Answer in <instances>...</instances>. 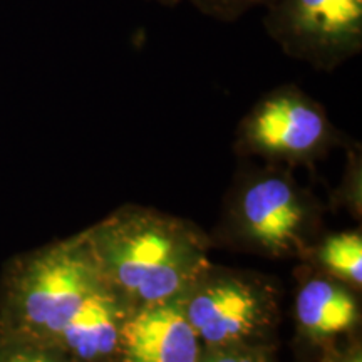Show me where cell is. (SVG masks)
Segmentation results:
<instances>
[{"label": "cell", "instance_id": "6da1fadb", "mask_svg": "<svg viewBox=\"0 0 362 362\" xmlns=\"http://www.w3.org/2000/svg\"><path fill=\"white\" fill-rule=\"evenodd\" d=\"M99 272L131 310L176 300L210 260L197 225L151 208L126 205L83 230Z\"/></svg>", "mask_w": 362, "mask_h": 362}, {"label": "cell", "instance_id": "7a4b0ae2", "mask_svg": "<svg viewBox=\"0 0 362 362\" xmlns=\"http://www.w3.org/2000/svg\"><path fill=\"white\" fill-rule=\"evenodd\" d=\"M104 287L83 232L21 253L8 260L0 280V339L56 347Z\"/></svg>", "mask_w": 362, "mask_h": 362}, {"label": "cell", "instance_id": "3957f363", "mask_svg": "<svg viewBox=\"0 0 362 362\" xmlns=\"http://www.w3.org/2000/svg\"><path fill=\"white\" fill-rule=\"evenodd\" d=\"M230 238L272 259H300L315 242L319 215L287 171L269 166L248 173L226 205Z\"/></svg>", "mask_w": 362, "mask_h": 362}, {"label": "cell", "instance_id": "277c9868", "mask_svg": "<svg viewBox=\"0 0 362 362\" xmlns=\"http://www.w3.org/2000/svg\"><path fill=\"white\" fill-rule=\"evenodd\" d=\"M176 302L203 349L265 344L280 315L279 288L272 280L214 264Z\"/></svg>", "mask_w": 362, "mask_h": 362}, {"label": "cell", "instance_id": "5b68a950", "mask_svg": "<svg viewBox=\"0 0 362 362\" xmlns=\"http://www.w3.org/2000/svg\"><path fill=\"white\" fill-rule=\"evenodd\" d=\"M337 139L322 104L296 86L265 94L237 129V149L275 163H310Z\"/></svg>", "mask_w": 362, "mask_h": 362}, {"label": "cell", "instance_id": "8992f818", "mask_svg": "<svg viewBox=\"0 0 362 362\" xmlns=\"http://www.w3.org/2000/svg\"><path fill=\"white\" fill-rule=\"evenodd\" d=\"M270 37L287 56L332 69L362 47V0H272Z\"/></svg>", "mask_w": 362, "mask_h": 362}, {"label": "cell", "instance_id": "52a82bcc", "mask_svg": "<svg viewBox=\"0 0 362 362\" xmlns=\"http://www.w3.org/2000/svg\"><path fill=\"white\" fill-rule=\"evenodd\" d=\"M293 315L298 336L315 346L329 347L339 339L356 336L359 330V292L307 265L298 274Z\"/></svg>", "mask_w": 362, "mask_h": 362}, {"label": "cell", "instance_id": "ba28073f", "mask_svg": "<svg viewBox=\"0 0 362 362\" xmlns=\"http://www.w3.org/2000/svg\"><path fill=\"white\" fill-rule=\"evenodd\" d=\"M203 344L178 302L131 312L121 332L119 362H198Z\"/></svg>", "mask_w": 362, "mask_h": 362}, {"label": "cell", "instance_id": "9c48e42d", "mask_svg": "<svg viewBox=\"0 0 362 362\" xmlns=\"http://www.w3.org/2000/svg\"><path fill=\"white\" fill-rule=\"evenodd\" d=\"M131 312L107 285L67 325L56 349L72 362H119L121 332Z\"/></svg>", "mask_w": 362, "mask_h": 362}, {"label": "cell", "instance_id": "30bf717a", "mask_svg": "<svg viewBox=\"0 0 362 362\" xmlns=\"http://www.w3.org/2000/svg\"><path fill=\"white\" fill-rule=\"evenodd\" d=\"M304 260L329 277L341 280L354 291L362 287V235L361 230H347L325 235L317 240Z\"/></svg>", "mask_w": 362, "mask_h": 362}, {"label": "cell", "instance_id": "8fae6325", "mask_svg": "<svg viewBox=\"0 0 362 362\" xmlns=\"http://www.w3.org/2000/svg\"><path fill=\"white\" fill-rule=\"evenodd\" d=\"M0 362H72L56 347L0 339Z\"/></svg>", "mask_w": 362, "mask_h": 362}, {"label": "cell", "instance_id": "7c38bea8", "mask_svg": "<svg viewBox=\"0 0 362 362\" xmlns=\"http://www.w3.org/2000/svg\"><path fill=\"white\" fill-rule=\"evenodd\" d=\"M198 362H272L265 344H242V346L203 349Z\"/></svg>", "mask_w": 362, "mask_h": 362}, {"label": "cell", "instance_id": "4fadbf2b", "mask_svg": "<svg viewBox=\"0 0 362 362\" xmlns=\"http://www.w3.org/2000/svg\"><path fill=\"white\" fill-rule=\"evenodd\" d=\"M193 2L208 16L233 21L243 12H247L248 8L259 6L264 0H193Z\"/></svg>", "mask_w": 362, "mask_h": 362}, {"label": "cell", "instance_id": "5bb4252c", "mask_svg": "<svg viewBox=\"0 0 362 362\" xmlns=\"http://www.w3.org/2000/svg\"><path fill=\"white\" fill-rule=\"evenodd\" d=\"M330 351H327V357L324 362H362V351H361V341L352 336L351 342L347 346L336 349V344L329 346Z\"/></svg>", "mask_w": 362, "mask_h": 362}, {"label": "cell", "instance_id": "9a60e30c", "mask_svg": "<svg viewBox=\"0 0 362 362\" xmlns=\"http://www.w3.org/2000/svg\"><path fill=\"white\" fill-rule=\"evenodd\" d=\"M156 2H161V4H175V2H178V0H156Z\"/></svg>", "mask_w": 362, "mask_h": 362}]
</instances>
